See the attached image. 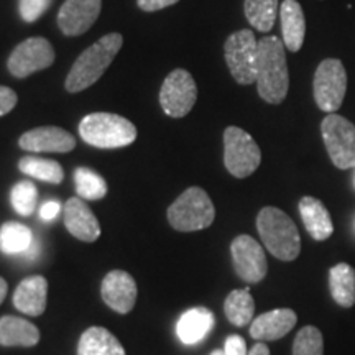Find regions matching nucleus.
Returning <instances> with one entry per match:
<instances>
[{
  "label": "nucleus",
  "instance_id": "f257e3e1",
  "mask_svg": "<svg viewBox=\"0 0 355 355\" xmlns=\"http://www.w3.org/2000/svg\"><path fill=\"white\" fill-rule=\"evenodd\" d=\"M290 89L285 43L282 38L265 37L259 40L257 64V91L268 104H282Z\"/></svg>",
  "mask_w": 355,
  "mask_h": 355
},
{
  "label": "nucleus",
  "instance_id": "f03ea898",
  "mask_svg": "<svg viewBox=\"0 0 355 355\" xmlns=\"http://www.w3.org/2000/svg\"><path fill=\"white\" fill-rule=\"evenodd\" d=\"M122 44L123 38L121 33H109L84 50L71 66L64 83L66 91L76 94L99 81L105 69L112 64L117 53L121 51Z\"/></svg>",
  "mask_w": 355,
  "mask_h": 355
},
{
  "label": "nucleus",
  "instance_id": "7ed1b4c3",
  "mask_svg": "<svg viewBox=\"0 0 355 355\" xmlns=\"http://www.w3.org/2000/svg\"><path fill=\"white\" fill-rule=\"evenodd\" d=\"M257 230L266 250L275 259L293 261L301 252L298 227L286 212L273 206H266L257 216Z\"/></svg>",
  "mask_w": 355,
  "mask_h": 355
},
{
  "label": "nucleus",
  "instance_id": "20e7f679",
  "mask_svg": "<svg viewBox=\"0 0 355 355\" xmlns=\"http://www.w3.org/2000/svg\"><path fill=\"white\" fill-rule=\"evenodd\" d=\"M79 135L96 148H122L137 139V128L128 119L117 114H89L79 123Z\"/></svg>",
  "mask_w": 355,
  "mask_h": 355
},
{
  "label": "nucleus",
  "instance_id": "39448f33",
  "mask_svg": "<svg viewBox=\"0 0 355 355\" xmlns=\"http://www.w3.org/2000/svg\"><path fill=\"white\" fill-rule=\"evenodd\" d=\"M216 209L209 194L202 188H188L168 207V220L180 232H196L211 227Z\"/></svg>",
  "mask_w": 355,
  "mask_h": 355
},
{
  "label": "nucleus",
  "instance_id": "423d86ee",
  "mask_svg": "<svg viewBox=\"0 0 355 355\" xmlns=\"http://www.w3.org/2000/svg\"><path fill=\"white\" fill-rule=\"evenodd\" d=\"M224 56L235 83L242 86L257 83L259 42L252 30H239L230 35L224 44Z\"/></svg>",
  "mask_w": 355,
  "mask_h": 355
},
{
  "label": "nucleus",
  "instance_id": "0eeeda50",
  "mask_svg": "<svg viewBox=\"0 0 355 355\" xmlns=\"http://www.w3.org/2000/svg\"><path fill=\"white\" fill-rule=\"evenodd\" d=\"M347 91V73L343 61L327 58L318 66L313 79V94L318 107L326 114H336L343 105Z\"/></svg>",
  "mask_w": 355,
  "mask_h": 355
},
{
  "label": "nucleus",
  "instance_id": "6e6552de",
  "mask_svg": "<svg viewBox=\"0 0 355 355\" xmlns=\"http://www.w3.org/2000/svg\"><path fill=\"white\" fill-rule=\"evenodd\" d=\"M261 152L254 137L241 127L230 125L224 132V165L235 178H248L259 170Z\"/></svg>",
  "mask_w": 355,
  "mask_h": 355
},
{
  "label": "nucleus",
  "instance_id": "1a4fd4ad",
  "mask_svg": "<svg viewBox=\"0 0 355 355\" xmlns=\"http://www.w3.org/2000/svg\"><path fill=\"white\" fill-rule=\"evenodd\" d=\"M324 146L339 170L355 168V125L343 115L327 114L321 122Z\"/></svg>",
  "mask_w": 355,
  "mask_h": 355
},
{
  "label": "nucleus",
  "instance_id": "9d476101",
  "mask_svg": "<svg viewBox=\"0 0 355 355\" xmlns=\"http://www.w3.org/2000/svg\"><path fill=\"white\" fill-rule=\"evenodd\" d=\"M198 101V86L186 69H175L159 89V105L168 117H186Z\"/></svg>",
  "mask_w": 355,
  "mask_h": 355
},
{
  "label": "nucleus",
  "instance_id": "9b49d317",
  "mask_svg": "<svg viewBox=\"0 0 355 355\" xmlns=\"http://www.w3.org/2000/svg\"><path fill=\"white\" fill-rule=\"evenodd\" d=\"M55 63V50L51 43L43 37L26 38L17 44L7 61V68L12 76L25 79L37 71L46 69Z\"/></svg>",
  "mask_w": 355,
  "mask_h": 355
},
{
  "label": "nucleus",
  "instance_id": "f8f14e48",
  "mask_svg": "<svg viewBox=\"0 0 355 355\" xmlns=\"http://www.w3.org/2000/svg\"><path fill=\"white\" fill-rule=\"evenodd\" d=\"M234 270L245 283H260L268 272L263 248L250 235H239L230 243Z\"/></svg>",
  "mask_w": 355,
  "mask_h": 355
},
{
  "label": "nucleus",
  "instance_id": "ddd939ff",
  "mask_svg": "<svg viewBox=\"0 0 355 355\" xmlns=\"http://www.w3.org/2000/svg\"><path fill=\"white\" fill-rule=\"evenodd\" d=\"M102 0H66L58 12V26L66 37L86 33L99 19Z\"/></svg>",
  "mask_w": 355,
  "mask_h": 355
},
{
  "label": "nucleus",
  "instance_id": "4468645a",
  "mask_svg": "<svg viewBox=\"0 0 355 355\" xmlns=\"http://www.w3.org/2000/svg\"><path fill=\"white\" fill-rule=\"evenodd\" d=\"M104 303L119 314L130 313L137 301V283L130 273L114 270L105 275L101 286Z\"/></svg>",
  "mask_w": 355,
  "mask_h": 355
},
{
  "label": "nucleus",
  "instance_id": "2eb2a0df",
  "mask_svg": "<svg viewBox=\"0 0 355 355\" xmlns=\"http://www.w3.org/2000/svg\"><path fill=\"white\" fill-rule=\"evenodd\" d=\"M19 145L21 150L35 153H68L74 150L76 140L60 127H38L25 132L20 137Z\"/></svg>",
  "mask_w": 355,
  "mask_h": 355
},
{
  "label": "nucleus",
  "instance_id": "dca6fc26",
  "mask_svg": "<svg viewBox=\"0 0 355 355\" xmlns=\"http://www.w3.org/2000/svg\"><path fill=\"white\" fill-rule=\"evenodd\" d=\"M64 225L68 232L83 242H96L101 237V224L89 209V206L83 198H71L66 201L64 207Z\"/></svg>",
  "mask_w": 355,
  "mask_h": 355
},
{
  "label": "nucleus",
  "instance_id": "f3484780",
  "mask_svg": "<svg viewBox=\"0 0 355 355\" xmlns=\"http://www.w3.org/2000/svg\"><path fill=\"white\" fill-rule=\"evenodd\" d=\"M298 322V316L290 308H279L260 314L250 324V336L259 343L278 340L290 334Z\"/></svg>",
  "mask_w": 355,
  "mask_h": 355
},
{
  "label": "nucleus",
  "instance_id": "a211bd4d",
  "mask_svg": "<svg viewBox=\"0 0 355 355\" xmlns=\"http://www.w3.org/2000/svg\"><path fill=\"white\" fill-rule=\"evenodd\" d=\"M48 282L42 275L21 279L13 293V306L26 316H42L46 309Z\"/></svg>",
  "mask_w": 355,
  "mask_h": 355
},
{
  "label": "nucleus",
  "instance_id": "6ab92c4d",
  "mask_svg": "<svg viewBox=\"0 0 355 355\" xmlns=\"http://www.w3.org/2000/svg\"><path fill=\"white\" fill-rule=\"evenodd\" d=\"M214 324L216 319L212 311L204 306H198V308H191L181 314L176 326V334L183 344L196 345L211 334Z\"/></svg>",
  "mask_w": 355,
  "mask_h": 355
},
{
  "label": "nucleus",
  "instance_id": "aec40b11",
  "mask_svg": "<svg viewBox=\"0 0 355 355\" xmlns=\"http://www.w3.org/2000/svg\"><path fill=\"white\" fill-rule=\"evenodd\" d=\"M300 216L303 219L306 230L314 241H327L334 234V224H332L331 214L322 201L318 198L304 196L300 201Z\"/></svg>",
  "mask_w": 355,
  "mask_h": 355
},
{
  "label": "nucleus",
  "instance_id": "412c9836",
  "mask_svg": "<svg viewBox=\"0 0 355 355\" xmlns=\"http://www.w3.org/2000/svg\"><path fill=\"white\" fill-rule=\"evenodd\" d=\"M279 20H282L283 43L288 51L298 53L304 43L306 19L303 7L296 0H285L279 6Z\"/></svg>",
  "mask_w": 355,
  "mask_h": 355
},
{
  "label": "nucleus",
  "instance_id": "4be33fe9",
  "mask_svg": "<svg viewBox=\"0 0 355 355\" xmlns=\"http://www.w3.org/2000/svg\"><path fill=\"white\" fill-rule=\"evenodd\" d=\"M40 340L38 327L17 316L0 318V345L3 347H33Z\"/></svg>",
  "mask_w": 355,
  "mask_h": 355
},
{
  "label": "nucleus",
  "instance_id": "5701e85b",
  "mask_svg": "<svg viewBox=\"0 0 355 355\" xmlns=\"http://www.w3.org/2000/svg\"><path fill=\"white\" fill-rule=\"evenodd\" d=\"M78 355H127L123 345L105 327H89L78 344Z\"/></svg>",
  "mask_w": 355,
  "mask_h": 355
},
{
  "label": "nucleus",
  "instance_id": "b1692460",
  "mask_svg": "<svg viewBox=\"0 0 355 355\" xmlns=\"http://www.w3.org/2000/svg\"><path fill=\"white\" fill-rule=\"evenodd\" d=\"M329 291L332 300L340 308H352L355 304V270L340 261L329 270Z\"/></svg>",
  "mask_w": 355,
  "mask_h": 355
},
{
  "label": "nucleus",
  "instance_id": "393cba45",
  "mask_svg": "<svg viewBox=\"0 0 355 355\" xmlns=\"http://www.w3.org/2000/svg\"><path fill=\"white\" fill-rule=\"evenodd\" d=\"M224 313L229 322L237 327H245L254 321L255 301L248 290H234L224 301Z\"/></svg>",
  "mask_w": 355,
  "mask_h": 355
},
{
  "label": "nucleus",
  "instance_id": "a878e982",
  "mask_svg": "<svg viewBox=\"0 0 355 355\" xmlns=\"http://www.w3.org/2000/svg\"><path fill=\"white\" fill-rule=\"evenodd\" d=\"M33 242V234L19 222H6L0 227V250L7 255H24Z\"/></svg>",
  "mask_w": 355,
  "mask_h": 355
},
{
  "label": "nucleus",
  "instance_id": "bb28decb",
  "mask_svg": "<svg viewBox=\"0 0 355 355\" xmlns=\"http://www.w3.org/2000/svg\"><path fill=\"white\" fill-rule=\"evenodd\" d=\"M243 10L248 24L261 33H268L278 15V0H245Z\"/></svg>",
  "mask_w": 355,
  "mask_h": 355
},
{
  "label": "nucleus",
  "instance_id": "cd10ccee",
  "mask_svg": "<svg viewBox=\"0 0 355 355\" xmlns=\"http://www.w3.org/2000/svg\"><path fill=\"white\" fill-rule=\"evenodd\" d=\"M21 173L35 178V180L44 181V183L60 184L64 178L63 166L55 159H44L37 157H25L19 162Z\"/></svg>",
  "mask_w": 355,
  "mask_h": 355
},
{
  "label": "nucleus",
  "instance_id": "c85d7f7f",
  "mask_svg": "<svg viewBox=\"0 0 355 355\" xmlns=\"http://www.w3.org/2000/svg\"><path fill=\"white\" fill-rule=\"evenodd\" d=\"M74 184L78 196L84 201H97L107 194V183L104 178L89 168H78L74 171Z\"/></svg>",
  "mask_w": 355,
  "mask_h": 355
},
{
  "label": "nucleus",
  "instance_id": "c756f323",
  "mask_svg": "<svg viewBox=\"0 0 355 355\" xmlns=\"http://www.w3.org/2000/svg\"><path fill=\"white\" fill-rule=\"evenodd\" d=\"M293 355H324L322 332L314 326H304L295 337Z\"/></svg>",
  "mask_w": 355,
  "mask_h": 355
},
{
  "label": "nucleus",
  "instance_id": "7c9ffc66",
  "mask_svg": "<svg viewBox=\"0 0 355 355\" xmlns=\"http://www.w3.org/2000/svg\"><path fill=\"white\" fill-rule=\"evenodd\" d=\"M38 191L32 181H20L10 191V202L20 216L33 214L37 207Z\"/></svg>",
  "mask_w": 355,
  "mask_h": 355
},
{
  "label": "nucleus",
  "instance_id": "2f4dec72",
  "mask_svg": "<svg viewBox=\"0 0 355 355\" xmlns=\"http://www.w3.org/2000/svg\"><path fill=\"white\" fill-rule=\"evenodd\" d=\"M53 0H19V10L21 20L33 24L51 7Z\"/></svg>",
  "mask_w": 355,
  "mask_h": 355
},
{
  "label": "nucleus",
  "instance_id": "473e14b6",
  "mask_svg": "<svg viewBox=\"0 0 355 355\" xmlns=\"http://www.w3.org/2000/svg\"><path fill=\"white\" fill-rule=\"evenodd\" d=\"M224 355H248L245 339L237 334L229 336L227 339H225Z\"/></svg>",
  "mask_w": 355,
  "mask_h": 355
},
{
  "label": "nucleus",
  "instance_id": "72a5a7b5",
  "mask_svg": "<svg viewBox=\"0 0 355 355\" xmlns=\"http://www.w3.org/2000/svg\"><path fill=\"white\" fill-rule=\"evenodd\" d=\"M17 101H19V97H17L15 91H12L10 87L0 86V117L10 112L17 105Z\"/></svg>",
  "mask_w": 355,
  "mask_h": 355
},
{
  "label": "nucleus",
  "instance_id": "f704fd0d",
  "mask_svg": "<svg viewBox=\"0 0 355 355\" xmlns=\"http://www.w3.org/2000/svg\"><path fill=\"white\" fill-rule=\"evenodd\" d=\"M178 2L180 0H137V3L144 12H158L162 8L175 6Z\"/></svg>",
  "mask_w": 355,
  "mask_h": 355
},
{
  "label": "nucleus",
  "instance_id": "c9c22d12",
  "mask_svg": "<svg viewBox=\"0 0 355 355\" xmlns=\"http://www.w3.org/2000/svg\"><path fill=\"white\" fill-rule=\"evenodd\" d=\"M60 212H61L60 202L48 201V202H44L42 206V209H40V217H42L43 220H53V219H56Z\"/></svg>",
  "mask_w": 355,
  "mask_h": 355
},
{
  "label": "nucleus",
  "instance_id": "e433bc0d",
  "mask_svg": "<svg viewBox=\"0 0 355 355\" xmlns=\"http://www.w3.org/2000/svg\"><path fill=\"white\" fill-rule=\"evenodd\" d=\"M38 254H40V243H38L37 239H33L32 245L28 247V250L25 252L24 257H25L26 260H35V259H37V257H38Z\"/></svg>",
  "mask_w": 355,
  "mask_h": 355
},
{
  "label": "nucleus",
  "instance_id": "4c0bfd02",
  "mask_svg": "<svg viewBox=\"0 0 355 355\" xmlns=\"http://www.w3.org/2000/svg\"><path fill=\"white\" fill-rule=\"evenodd\" d=\"M248 355H270V349L265 343H257Z\"/></svg>",
  "mask_w": 355,
  "mask_h": 355
},
{
  "label": "nucleus",
  "instance_id": "58836bf2",
  "mask_svg": "<svg viewBox=\"0 0 355 355\" xmlns=\"http://www.w3.org/2000/svg\"><path fill=\"white\" fill-rule=\"evenodd\" d=\"M7 290H8L7 282H6V279H3L2 277H0V304H2V303H3V300H6V296H7Z\"/></svg>",
  "mask_w": 355,
  "mask_h": 355
},
{
  "label": "nucleus",
  "instance_id": "ea45409f",
  "mask_svg": "<svg viewBox=\"0 0 355 355\" xmlns=\"http://www.w3.org/2000/svg\"><path fill=\"white\" fill-rule=\"evenodd\" d=\"M211 355H224V350H214Z\"/></svg>",
  "mask_w": 355,
  "mask_h": 355
}]
</instances>
